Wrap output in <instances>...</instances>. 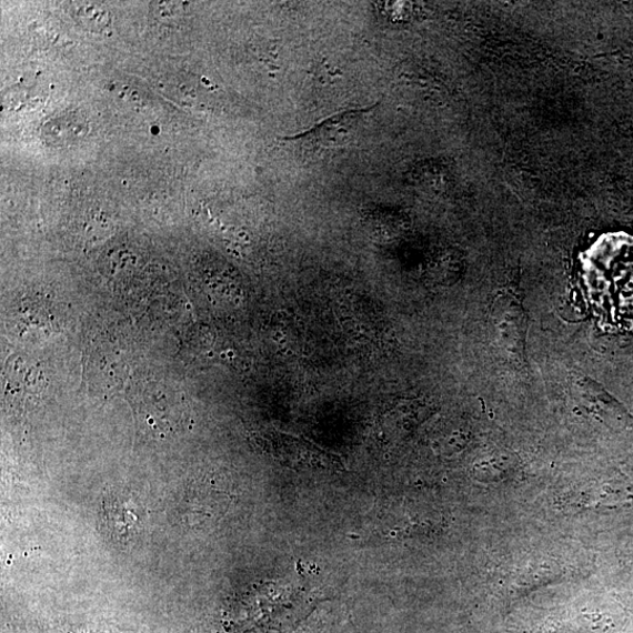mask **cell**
<instances>
[{
  "mask_svg": "<svg viewBox=\"0 0 633 633\" xmlns=\"http://www.w3.org/2000/svg\"><path fill=\"white\" fill-rule=\"evenodd\" d=\"M378 104L361 110H350L330 117L312 129L287 137L283 140L287 143L298 144L302 150L309 152H326L333 151L335 148L343 147L350 141L358 129L359 122Z\"/></svg>",
  "mask_w": 633,
  "mask_h": 633,
  "instance_id": "3957f363",
  "label": "cell"
},
{
  "mask_svg": "<svg viewBox=\"0 0 633 633\" xmlns=\"http://www.w3.org/2000/svg\"><path fill=\"white\" fill-rule=\"evenodd\" d=\"M76 18L80 24L92 31H103L111 24L110 12L98 4H79L76 7Z\"/></svg>",
  "mask_w": 633,
  "mask_h": 633,
  "instance_id": "52a82bcc",
  "label": "cell"
},
{
  "mask_svg": "<svg viewBox=\"0 0 633 633\" xmlns=\"http://www.w3.org/2000/svg\"><path fill=\"white\" fill-rule=\"evenodd\" d=\"M573 384L580 399L589 409L597 412L611 424L633 428V416L595 380L583 374H576L573 378Z\"/></svg>",
  "mask_w": 633,
  "mask_h": 633,
  "instance_id": "5b68a950",
  "label": "cell"
},
{
  "mask_svg": "<svg viewBox=\"0 0 633 633\" xmlns=\"http://www.w3.org/2000/svg\"><path fill=\"white\" fill-rule=\"evenodd\" d=\"M138 430L164 439L183 431L188 418L183 394L158 380H139L129 392Z\"/></svg>",
  "mask_w": 633,
  "mask_h": 633,
  "instance_id": "6da1fadb",
  "label": "cell"
},
{
  "mask_svg": "<svg viewBox=\"0 0 633 633\" xmlns=\"http://www.w3.org/2000/svg\"><path fill=\"white\" fill-rule=\"evenodd\" d=\"M492 324L499 346L514 362L524 363L526 314L514 293L499 292L493 304Z\"/></svg>",
  "mask_w": 633,
  "mask_h": 633,
  "instance_id": "277c9868",
  "label": "cell"
},
{
  "mask_svg": "<svg viewBox=\"0 0 633 633\" xmlns=\"http://www.w3.org/2000/svg\"><path fill=\"white\" fill-rule=\"evenodd\" d=\"M101 530L117 543L127 544L141 535L145 524L142 503L125 491H110L102 499L100 509Z\"/></svg>",
  "mask_w": 633,
  "mask_h": 633,
  "instance_id": "7a4b0ae2",
  "label": "cell"
},
{
  "mask_svg": "<svg viewBox=\"0 0 633 633\" xmlns=\"http://www.w3.org/2000/svg\"><path fill=\"white\" fill-rule=\"evenodd\" d=\"M7 394L24 400L41 389L42 378L36 365L20 356H12L7 364Z\"/></svg>",
  "mask_w": 633,
  "mask_h": 633,
  "instance_id": "8992f818",
  "label": "cell"
}]
</instances>
